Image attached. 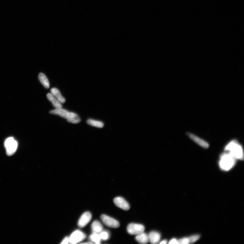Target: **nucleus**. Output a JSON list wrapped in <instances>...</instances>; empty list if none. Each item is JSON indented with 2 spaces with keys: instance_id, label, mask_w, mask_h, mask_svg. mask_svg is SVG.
<instances>
[{
  "instance_id": "1",
  "label": "nucleus",
  "mask_w": 244,
  "mask_h": 244,
  "mask_svg": "<svg viewBox=\"0 0 244 244\" xmlns=\"http://www.w3.org/2000/svg\"><path fill=\"white\" fill-rule=\"evenodd\" d=\"M236 159L229 152L222 154L219 161L221 169L226 171L230 170L235 165Z\"/></svg>"
},
{
  "instance_id": "2",
  "label": "nucleus",
  "mask_w": 244,
  "mask_h": 244,
  "mask_svg": "<svg viewBox=\"0 0 244 244\" xmlns=\"http://www.w3.org/2000/svg\"><path fill=\"white\" fill-rule=\"evenodd\" d=\"M225 150L229 151L236 158L243 160V149L241 145L236 140H233L227 145Z\"/></svg>"
},
{
  "instance_id": "3",
  "label": "nucleus",
  "mask_w": 244,
  "mask_h": 244,
  "mask_svg": "<svg viewBox=\"0 0 244 244\" xmlns=\"http://www.w3.org/2000/svg\"><path fill=\"white\" fill-rule=\"evenodd\" d=\"M6 149V154L8 156L13 155L16 152L18 147V143L12 137L8 138L4 143Z\"/></svg>"
},
{
  "instance_id": "4",
  "label": "nucleus",
  "mask_w": 244,
  "mask_h": 244,
  "mask_svg": "<svg viewBox=\"0 0 244 244\" xmlns=\"http://www.w3.org/2000/svg\"><path fill=\"white\" fill-rule=\"evenodd\" d=\"M144 229L142 225L133 223L128 225L127 228L128 233L132 235H137L144 232Z\"/></svg>"
},
{
  "instance_id": "5",
  "label": "nucleus",
  "mask_w": 244,
  "mask_h": 244,
  "mask_svg": "<svg viewBox=\"0 0 244 244\" xmlns=\"http://www.w3.org/2000/svg\"><path fill=\"white\" fill-rule=\"evenodd\" d=\"M102 221L107 226L111 228H116L120 226L119 222L114 218L103 214L101 216Z\"/></svg>"
},
{
  "instance_id": "6",
  "label": "nucleus",
  "mask_w": 244,
  "mask_h": 244,
  "mask_svg": "<svg viewBox=\"0 0 244 244\" xmlns=\"http://www.w3.org/2000/svg\"><path fill=\"white\" fill-rule=\"evenodd\" d=\"M86 237V235L81 231L77 230L73 232L69 238V243L76 244L83 240Z\"/></svg>"
},
{
  "instance_id": "7",
  "label": "nucleus",
  "mask_w": 244,
  "mask_h": 244,
  "mask_svg": "<svg viewBox=\"0 0 244 244\" xmlns=\"http://www.w3.org/2000/svg\"><path fill=\"white\" fill-rule=\"evenodd\" d=\"M114 202L117 207L124 210L127 211L130 209L129 204L123 197H118L115 198L114 199Z\"/></svg>"
},
{
  "instance_id": "8",
  "label": "nucleus",
  "mask_w": 244,
  "mask_h": 244,
  "mask_svg": "<svg viewBox=\"0 0 244 244\" xmlns=\"http://www.w3.org/2000/svg\"><path fill=\"white\" fill-rule=\"evenodd\" d=\"M92 218V215L89 212H86L83 213L80 218L78 222V225L81 228L85 226L90 221Z\"/></svg>"
},
{
  "instance_id": "9",
  "label": "nucleus",
  "mask_w": 244,
  "mask_h": 244,
  "mask_svg": "<svg viewBox=\"0 0 244 244\" xmlns=\"http://www.w3.org/2000/svg\"><path fill=\"white\" fill-rule=\"evenodd\" d=\"M187 135L191 140H192L194 141L197 144L201 147H203V148L207 149L209 148V144L207 142H205V141L198 137L190 133H188Z\"/></svg>"
},
{
  "instance_id": "10",
  "label": "nucleus",
  "mask_w": 244,
  "mask_h": 244,
  "mask_svg": "<svg viewBox=\"0 0 244 244\" xmlns=\"http://www.w3.org/2000/svg\"><path fill=\"white\" fill-rule=\"evenodd\" d=\"M66 119L69 123L74 124L79 123L81 121V119L79 116L73 112H69Z\"/></svg>"
},
{
  "instance_id": "11",
  "label": "nucleus",
  "mask_w": 244,
  "mask_h": 244,
  "mask_svg": "<svg viewBox=\"0 0 244 244\" xmlns=\"http://www.w3.org/2000/svg\"><path fill=\"white\" fill-rule=\"evenodd\" d=\"M149 240L152 244H157L159 242L161 239V235L155 231H152L148 235Z\"/></svg>"
},
{
  "instance_id": "12",
  "label": "nucleus",
  "mask_w": 244,
  "mask_h": 244,
  "mask_svg": "<svg viewBox=\"0 0 244 244\" xmlns=\"http://www.w3.org/2000/svg\"><path fill=\"white\" fill-rule=\"evenodd\" d=\"M69 112L65 109L62 108L55 109L50 111V113L52 114L59 116L63 118L66 119Z\"/></svg>"
},
{
  "instance_id": "13",
  "label": "nucleus",
  "mask_w": 244,
  "mask_h": 244,
  "mask_svg": "<svg viewBox=\"0 0 244 244\" xmlns=\"http://www.w3.org/2000/svg\"><path fill=\"white\" fill-rule=\"evenodd\" d=\"M48 100L52 103L53 106L55 109L62 108V103L53 95L51 93H48L47 95Z\"/></svg>"
},
{
  "instance_id": "14",
  "label": "nucleus",
  "mask_w": 244,
  "mask_h": 244,
  "mask_svg": "<svg viewBox=\"0 0 244 244\" xmlns=\"http://www.w3.org/2000/svg\"><path fill=\"white\" fill-rule=\"evenodd\" d=\"M51 92L53 95L62 104H64L66 102L65 98L63 97L59 90L57 89L56 88H53L51 90Z\"/></svg>"
},
{
  "instance_id": "15",
  "label": "nucleus",
  "mask_w": 244,
  "mask_h": 244,
  "mask_svg": "<svg viewBox=\"0 0 244 244\" xmlns=\"http://www.w3.org/2000/svg\"><path fill=\"white\" fill-rule=\"evenodd\" d=\"M135 239L138 242L141 244H146L149 241L148 235L144 232L137 235Z\"/></svg>"
},
{
  "instance_id": "16",
  "label": "nucleus",
  "mask_w": 244,
  "mask_h": 244,
  "mask_svg": "<svg viewBox=\"0 0 244 244\" xmlns=\"http://www.w3.org/2000/svg\"><path fill=\"white\" fill-rule=\"evenodd\" d=\"M39 78L40 81L46 89H49L50 87V83L48 79L46 76L43 73L39 74Z\"/></svg>"
},
{
  "instance_id": "17",
  "label": "nucleus",
  "mask_w": 244,
  "mask_h": 244,
  "mask_svg": "<svg viewBox=\"0 0 244 244\" xmlns=\"http://www.w3.org/2000/svg\"><path fill=\"white\" fill-rule=\"evenodd\" d=\"M92 229L93 231L95 233L101 232L103 229L102 224L98 221H94L92 225Z\"/></svg>"
},
{
  "instance_id": "18",
  "label": "nucleus",
  "mask_w": 244,
  "mask_h": 244,
  "mask_svg": "<svg viewBox=\"0 0 244 244\" xmlns=\"http://www.w3.org/2000/svg\"><path fill=\"white\" fill-rule=\"evenodd\" d=\"M87 123L90 126L98 128H102L104 126V123L102 121L91 119L88 120Z\"/></svg>"
},
{
  "instance_id": "19",
  "label": "nucleus",
  "mask_w": 244,
  "mask_h": 244,
  "mask_svg": "<svg viewBox=\"0 0 244 244\" xmlns=\"http://www.w3.org/2000/svg\"><path fill=\"white\" fill-rule=\"evenodd\" d=\"M90 238L92 241L97 244L100 243V242L101 240L100 235L95 233L91 235Z\"/></svg>"
},
{
  "instance_id": "20",
  "label": "nucleus",
  "mask_w": 244,
  "mask_h": 244,
  "mask_svg": "<svg viewBox=\"0 0 244 244\" xmlns=\"http://www.w3.org/2000/svg\"><path fill=\"white\" fill-rule=\"evenodd\" d=\"M101 239L103 240H106L109 238V233L106 231H103L100 234Z\"/></svg>"
},
{
  "instance_id": "21",
  "label": "nucleus",
  "mask_w": 244,
  "mask_h": 244,
  "mask_svg": "<svg viewBox=\"0 0 244 244\" xmlns=\"http://www.w3.org/2000/svg\"><path fill=\"white\" fill-rule=\"evenodd\" d=\"M189 238V240H190V243H193L198 240L200 238V236L198 235H194Z\"/></svg>"
},
{
  "instance_id": "22",
  "label": "nucleus",
  "mask_w": 244,
  "mask_h": 244,
  "mask_svg": "<svg viewBox=\"0 0 244 244\" xmlns=\"http://www.w3.org/2000/svg\"><path fill=\"white\" fill-rule=\"evenodd\" d=\"M178 244H188L190 243L189 238H184L178 240Z\"/></svg>"
},
{
  "instance_id": "23",
  "label": "nucleus",
  "mask_w": 244,
  "mask_h": 244,
  "mask_svg": "<svg viewBox=\"0 0 244 244\" xmlns=\"http://www.w3.org/2000/svg\"><path fill=\"white\" fill-rule=\"evenodd\" d=\"M69 243V238L66 237L63 240L61 244H68Z\"/></svg>"
},
{
  "instance_id": "24",
  "label": "nucleus",
  "mask_w": 244,
  "mask_h": 244,
  "mask_svg": "<svg viewBox=\"0 0 244 244\" xmlns=\"http://www.w3.org/2000/svg\"><path fill=\"white\" fill-rule=\"evenodd\" d=\"M169 244H178V241L176 239H173L171 240L169 242Z\"/></svg>"
},
{
  "instance_id": "25",
  "label": "nucleus",
  "mask_w": 244,
  "mask_h": 244,
  "mask_svg": "<svg viewBox=\"0 0 244 244\" xmlns=\"http://www.w3.org/2000/svg\"><path fill=\"white\" fill-rule=\"evenodd\" d=\"M167 243V240H164L163 241H162L161 243H160L161 244H166Z\"/></svg>"
},
{
  "instance_id": "26",
  "label": "nucleus",
  "mask_w": 244,
  "mask_h": 244,
  "mask_svg": "<svg viewBox=\"0 0 244 244\" xmlns=\"http://www.w3.org/2000/svg\"><path fill=\"white\" fill-rule=\"evenodd\" d=\"M83 243V244H86H86H88H88H92V243H92V242H88V243Z\"/></svg>"
}]
</instances>
